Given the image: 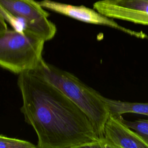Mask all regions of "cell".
<instances>
[{
  "mask_svg": "<svg viewBox=\"0 0 148 148\" xmlns=\"http://www.w3.org/2000/svg\"><path fill=\"white\" fill-rule=\"evenodd\" d=\"M45 42L25 31H0V67L17 75L36 69L43 60Z\"/></svg>",
  "mask_w": 148,
  "mask_h": 148,
  "instance_id": "3",
  "label": "cell"
},
{
  "mask_svg": "<svg viewBox=\"0 0 148 148\" xmlns=\"http://www.w3.org/2000/svg\"><path fill=\"white\" fill-rule=\"evenodd\" d=\"M110 114L121 116L127 113H134L148 116V102H130L114 100L105 97Z\"/></svg>",
  "mask_w": 148,
  "mask_h": 148,
  "instance_id": "8",
  "label": "cell"
},
{
  "mask_svg": "<svg viewBox=\"0 0 148 148\" xmlns=\"http://www.w3.org/2000/svg\"><path fill=\"white\" fill-rule=\"evenodd\" d=\"M21 112L39 148L100 147L90 120L66 95L35 70L18 75Z\"/></svg>",
  "mask_w": 148,
  "mask_h": 148,
  "instance_id": "1",
  "label": "cell"
},
{
  "mask_svg": "<svg viewBox=\"0 0 148 148\" xmlns=\"http://www.w3.org/2000/svg\"><path fill=\"white\" fill-rule=\"evenodd\" d=\"M114 5L148 13V0H108Z\"/></svg>",
  "mask_w": 148,
  "mask_h": 148,
  "instance_id": "9",
  "label": "cell"
},
{
  "mask_svg": "<svg viewBox=\"0 0 148 148\" xmlns=\"http://www.w3.org/2000/svg\"><path fill=\"white\" fill-rule=\"evenodd\" d=\"M38 147L27 140L0 135V148H35Z\"/></svg>",
  "mask_w": 148,
  "mask_h": 148,
  "instance_id": "10",
  "label": "cell"
},
{
  "mask_svg": "<svg viewBox=\"0 0 148 148\" xmlns=\"http://www.w3.org/2000/svg\"><path fill=\"white\" fill-rule=\"evenodd\" d=\"M39 3L43 8L72 17L79 21L110 27L131 36L140 39H148V35L142 31H135L122 27L117 24L113 18L107 17L95 9H90L83 5L74 6L51 0H43L39 2Z\"/></svg>",
  "mask_w": 148,
  "mask_h": 148,
  "instance_id": "5",
  "label": "cell"
},
{
  "mask_svg": "<svg viewBox=\"0 0 148 148\" xmlns=\"http://www.w3.org/2000/svg\"><path fill=\"white\" fill-rule=\"evenodd\" d=\"M100 147L148 148V145L123 121L121 116L110 114L104 125Z\"/></svg>",
  "mask_w": 148,
  "mask_h": 148,
  "instance_id": "6",
  "label": "cell"
},
{
  "mask_svg": "<svg viewBox=\"0 0 148 148\" xmlns=\"http://www.w3.org/2000/svg\"><path fill=\"white\" fill-rule=\"evenodd\" d=\"M76 105L88 117L101 140L110 112L105 97L68 71L42 61L35 69Z\"/></svg>",
  "mask_w": 148,
  "mask_h": 148,
  "instance_id": "2",
  "label": "cell"
},
{
  "mask_svg": "<svg viewBox=\"0 0 148 148\" xmlns=\"http://www.w3.org/2000/svg\"><path fill=\"white\" fill-rule=\"evenodd\" d=\"M122 120L127 126L135 131L148 145V119H139L131 121L122 117Z\"/></svg>",
  "mask_w": 148,
  "mask_h": 148,
  "instance_id": "11",
  "label": "cell"
},
{
  "mask_svg": "<svg viewBox=\"0 0 148 148\" xmlns=\"http://www.w3.org/2000/svg\"><path fill=\"white\" fill-rule=\"evenodd\" d=\"M8 25L6 21L3 17L0 14V31H3L8 29Z\"/></svg>",
  "mask_w": 148,
  "mask_h": 148,
  "instance_id": "12",
  "label": "cell"
},
{
  "mask_svg": "<svg viewBox=\"0 0 148 148\" xmlns=\"http://www.w3.org/2000/svg\"><path fill=\"white\" fill-rule=\"evenodd\" d=\"M0 14L13 29L34 33L46 42L57 32L49 13L34 0H0Z\"/></svg>",
  "mask_w": 148,
  "mask_h": 148,
  "instance_id": "4",
  "label": "cell"
},
{
  "mask_svg": "<svg viewBox=\"0 0 148 148\" xmlns=\"http://www.w3.org/2000/svg\"><path fill=\"white\" fill-rule=\"evenodd\" d=\"M93 8L99 13L112 18L148 25V13L123 8L112 4L108 0L97 1L93 4Z\"/></svg>",
  "mask_w": 148,
  "mask_h": 148,
  "instance_id": "7",
  "label": "cell"
}]
</instances>
